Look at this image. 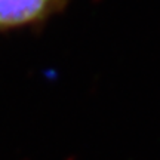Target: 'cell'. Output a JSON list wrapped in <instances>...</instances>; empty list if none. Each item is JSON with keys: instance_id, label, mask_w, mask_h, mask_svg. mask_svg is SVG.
<instances>
[{"instance_id": "1", "label": "cell", "mask_w": 160, "mask_h": 160, "mask_svg": "<svg viewBox=\"0 0 160 160\" xmlns=\"http://www.w3.org/2000/svg\"><path fill=\"white\" fill-rule=\"evenodd\" d=\"M62 6L64 0H0V31L43 21Z\"/></svg>"}]
</instances>
